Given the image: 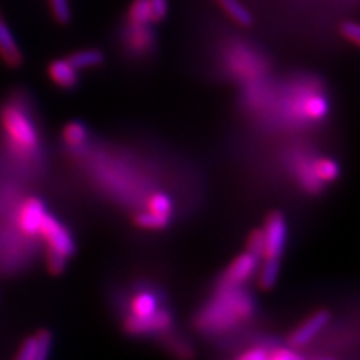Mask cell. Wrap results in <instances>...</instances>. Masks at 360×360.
Instances as JSON below:
<instances>
[{
  "label": "cell",
  "mask_w": 360,
  "mask_h": 360,
  "mask_svg": "<svg viewBox=\"0 0 360 360\" xmlns=\"http://www.w3.org/2000/svg\"><path fill=\"white\" fill-rule=\"evenodd\" d=\"M255 303L250 292L242 287H221L195 317V328L207 335L231 330L236 326L250 320Z\"/></svg>",
  "instance_id": "obj_1"
},
{
  "label": "cell",
  "mask_w": 360,
  "mask_h": 360,
  "mask_svg": "<svg viewBox=\"0 0 360 360\" xmlns=\"http://www.w3.org/2000/svg\"><path fill=\"white\" fill-rule=\"evenodd\" d=\"M0 119L9 143L17 152L29 153L38 148L39 137L37 127L21 103L18 101L8 103L2 110Z\"/></svg>",
  "instance_id": "obj_2"
},
{
  "label": "cell",
  "mask_w": 360,
  "mask_h": 360,
  "mask_svg": "<svg viewBox=\"0 0 360 360\" xmlns=\"http://www.w3.org/2000/svg\"><path fill=\"white\" fill-rule=\"evenodd\" d=\"M39 234L44 238L45 243H47L49 252L58 254L63 258L71 257L75 252V243L70 231L58 219L49 215V213L41 225Z\"/></svg>",
  "instance_id": "obj_3"
},
{
  "label": "cell",
  "mask_w": 360,
  "mask_h": 360,
  "mask_svg": "<svg viewBox=\"0 0 360 360\" xmlns=\"http://www.w3.org/2000/svg\"><path fill=\"white\" fill-rule=\"evenodd\" d=\"M264 254L263 258L279 260L287 243V221L283 213L272 212L264 222Z\"/></svg>",
  "instance_id": "obj_4"
},
{
  "label": "cell",
  "mask_w": 360,
  "mask_h": 360,
  "mask_svg": "<svg viewBox=\"0 0 360 360\" xmlns=\"http://www.w3.org/2000/svg\"><path fill=\"white\" fill-rule=\"evenodd\" d=\"M260 258H257L251 252H243L236 257L227 270L222 274L219 284L221 287H242L245 283L251 279V276L257 272Z\"/></svg>",
  "instance_id": "obj_5"
},
{
  "label": "cell",
  "mask_w": 360,
  "mask_h": 360,
  "mask_svg": "<svg viewBox=\"0 0 360 360\" xmlns=\"http://www.w3.org/2000/svg\"><path fill=\"white\" fill-rule=\"evenodd\" d=\"M173 326V314L167 309H158L149 317L129 315L125 320V329L131 335H155L167 332Z\"/></svg>",
  "instance_id": "obj_6"
},
{
  "label": "cell",
  "mask_w": 360,
  "mask_h": 360,
  "mask_svg": "<svg viewBox=\"0 0 360 360\" xmlns=\"http://www.w3.org/2000/svg\"><path fill=\"white\" fill-rule=\"evenodd\" d=\"M330 321L329 311H319L297 328L288 338V344L291 348H300L309 344L315 336H317L326 326Z\"/></svg>",
  "instance_id": "obj_7"
},
{
  "label": "cell",
  "mask_w": 360,
  "mask_h": 360,
  "mask_svg": "<svg viewBox=\"0 0 360 360\" xmlns=\"http://www.w3.org/2000/svg\"><path fill=\"white\" fill-rule=\"evenodd\" d=\"M45 217H47V212H45L44 202L39 198H29L22 202L20 209V229L29 236H37L39 234Z\"/></svg>",
  "instance_id": "obj_8"
},
{
  "label": "cell",
  "mask_w": 360,
  "mask_h": 360,
  "mask_svg": "<svg viewBox=\"0 0 360 360\" xmlns=\"http://www.w3.org/2000/svg\"><path fill=\"white\" fill-rule=\"evenodd\" d=\"M0 58L9 68H18L25 62L18 42L11 32L6 20L0 13Z\"/></svg>",
  "instance_id": "obj_9"
},
{
  "label": "cell",
  "mask_w": 360,
  "mask_h": 360,
  "mask_svg": "<svg viewBox=\"0 0 360 360\" xmlns=\"http://www.w3.org/2000/svg\"><path fill=\"white\" fill-rule=\"evenodd\" d=\"M49 77L54 84L62 89H74L78 84V70L68 59L51 62L49 66Z\"/></svg>",
  "instance_id": "obj_10"
},
{
  "label": "cell",
  "mask_w": 360,
  "mask_h": 360,
  "mask_svg": "<svg viewBox=\"0 0 360 360\" xmlns=\"http://www.w3.org/2000/svg\"><path fill=\"white\" fill-rule=\"evenodd\" d=\"M158 309H160V299L153 292L141 291L131 300V315L135 317H149Z\"/></svg>",
  "instance_id": "obj_11"
},
{
  "label": "cell",
  "mask_w": 360,
  "mask_h": 360,
  "mask_svg": "<svg viewBox=\"0 0 360 360\" xmlns=\"http://www.w3.org/2000/svg\"><path fill=\"white\" fill-rule=\"evenodd\" d=\"M312 172L320 184H330L340 177V165L330 158H320L312 162Z\"/></svg>",
  "instance_id": "obj_12"
},
{
  "label": "cell",
  "mask_w": 360,
  "mask_h": 360,
  "mask_svg": "<svg viewBox=\"0 0 360 360\" xmlns=\"http://www.w3.org/2000/svg\"><path fill=\"white\" fill-rule=\"evenodd\" d=\"M279 276V260L275 258H264V263L258 272V285L262 290L274 288L278 283Z\"/></svg>",
  "instance_id": "obj_13"
},
{
  "label": "cell",
  "mask_w": 360,
  "mask_h": 360,
  "mask_svg": "<svg viewBox=\"0 0 360 360\" xmlns=\"http://www.w3.org/2000/svg\"><path fill=\"white\" fill-rule=\"evenodd\" d=\"M78 71L80 70H87V68H95L104 62V54L99 50H82L71 54L68 58Z\"/></svg>",
  "instance_id": "obj_14"
},
{
  "label": "cell",
  "mask_w": 360,
  "mask_h": 360,
  "mask_svg": "<svg viewBox=\"0 0 360 360\" xmlns=\"http://www.w3.org/2000/svg\"><path fill=\"white\" fill-rule=\"evenodd\" d=\"M63 141L72 149L83 148L87 141V128L80 122H70L63 128Z\"/></svg>",
  "instance_id": "obj_15"
},
{
  "label": "cell",
  "mask_w": 360,
  "mask_h": 360,
  "mask_svg": "<svg viewBox=\"0 0 360 360\" xmlns=\"http://www.w3.org/2000/svg\"><path fill=\"white\" fill-rule=\"evenodd\" d=\"M170 219H172V217L160 215V213H155L150 210L137 213L134 218L135 224H137L140 229H146V230H162V229L168 227Z\"/></svg>",
  "instance_id": "obj_16"
},
{
  "label": "cell",
  "mask_w": 360,
  "mask_h": 360,
  "mask_svg": "<svg viewBox=\"0 0 360 360\" xmlns=\"http://www.w3.org/2000/svg\"><path fill=\"white\" fill-rule=\"evenodd\" d=\"M329 111V104L323 96H311L305 103H303L302 112L303 116L309 120H320L323 119Z\"/></svg>",
  "instance_id": "obj_17"
},
{
  "label": "cell",
  "mask_w": 360,
  "mask_h": 360,
  "mask_svg": "<svg viewBox=\"0 0 360 360\" xmlns=\"http://www.w3.org/2000/svg\"><path fill=\"white\" fill-rule=\"evenodd\" d=\"M219 2L225 13H227L236 22H239L242 26H250L252 22L251 13L239 2V0H219Z\"/></svg>",
  "instance_id": "obj_18"
},
{
  "label": "cell",
  "mask_w": 360,
  "mask_h": 360,
  "mask_svg": "<svg viewBox=\"0 0 360 360\" xmlns=\"http://www.w3.org/2000/svg\"><path fill=\"white\" fill-rule=\"evenodd\" d=\"M129 20L135 26L148 25L149 21H152L149 0H134V4L129 8Z\"/></svg>",
  "instance_id": "obj_19"
},
{
  "label": "cell",
  "mask_w": 360,
  "mask_h": 360,
  "mask_svg": "<svg viewBox=\"0 0 360 360\" xmlns=\"http://www.w3.org/2000/svg\"><path fill=\"white\" fill-rule=\"evenodd\" d=\"M148 209L150 212L155 213H160V215H167V217H172L173 213V200L168 197L167 194L162 193H156L153 194L149 201H148Z\"/></svg>",
  "instance_id": "obj_20"
},
{
  "label": "cell",
  "mask_w": 360,
  "mask_h": 360,
  "mask_svg": "<svg viewBox=\"0 0 360 360\" xmlns=\"http://www.w3.org/2000/svg\"><path fill=\"white\" fill-rule=\"evenodd\" d=\"M246 251L251 252L252 255H255L257 258H263L264 254V234L263 230L257 229L254 230L250 238H248V243H246Z\"/></svg>",
  "instance_id": "obj_21"
},
{
  "label": "cell",
  "mask_w": 360,
  "mask_h": 360,
  "mask_svg": "<svg viewBox=\"0 0 360 360\" xmlns=\"http://www.w3.org/2000/svg\"><path fill=\"white\" fill-rule=\"evenodd\" d=\"M53 338L51 333L47 330H42L37 335V353L35 360H49L50 352H51Z\"/></svg>",
  "instance_id": "obj_22"
},
{
  "label": "cell",
  "mask_w": 360,
  "mask_h": 360,
  "mask_svg": "<svg viewBox=\"0 0 360 360\" xmlns=\"http://www.w3.org/2000/svg\"><path fill=\"white\" fill-rule=\"evenodd\" d=\"M49 2L54 18L59 22L65 25V22L71 20V8L70 4H68V0H49Z\"/></svg>",
  "instance_id": "obj_23"
},
{
  "label": "cell",
  "mask_w": 360,
  "mask_h": 360,
  "mask_svg": "<svg viewBox=\"0 0 360 360\" xmlns=\"http://www.w3.org/2000/svg\"><path fill=\"white\" fill-rule=\"evenodd\" d=\"M264 360H305V357L300 356L292 348H275L272 352H267Z\"/></svg>",
  "instance_id": "obj_24"
},
{
  "label": "cell",
  "mask_w": 360,
  "mask_h": 360,
  "mask_svg": "<svg viewBox=\"0 0 360 360\" xmlns=\"http://www.w3.org/2000/svg\"><path fill=\"white\" fill-rule=\"evenodd\" d=\"M35 353H37V335L27 338V340L22 342L15 360H35Z\"/></svg>",
  "instance_id": "obj_25"
},
{
  "label": "cell",
  "mask_w": 360,
  "mask_h": 360,
  "mask_svg": "<svg viewBox=\"0 0 360 360\" xmlns=\"http://www.w3.org/2000/svg\"><path fill=\"white\" fill-rule=\"evenodd\" d=\"M341 33L344 38H347L348 41H352L353 44H356L360 47V25L359 22H353V21L344 22V25L341 26Z\"/></svg>",
  "instance_id": "obj_26"
},
{
  "label": "cell",
  "mask_w": 360,
  "mask_h": 360,
  "mask_svg": "<svg viewBox=\"0 0 360 360\" xmlns=\"http://www.w3.org/2000/svg\"><path fill=\"white\" fill-rule=\"evenodd\" d=\"M149 8H150V20L161 21L167 15L168 4L167 0H149Z\"/></svg>",
  "instance_id": "obj_27"
},
{
  "label": "cell",
  "mask_w": 360,
  "mask_h": 360,
  "mask_svg": "<svg viewBox=\"0 0 360 360\" xmlns=\"http://www.w3.org/2000/svg\"><path fill=\"white\" fill-rule=\"evenodd\" d=\"M267 348L264 347H255V348H251V350L245 352L243 354H240L238 357V360H264L266 356H267Z\"/></svg>",
  "instance_id": "obj_28"
},
{
  "label": "cell",
  "mask_w": 360,
  "mask_h": 360,
  "mask_svg": "<svg viewBox=\"0 0 360 360\" xmlns=\"http://www.w3.org/2000/svg\"><path fill=\"white\" fill-rule=\"evenodd\" d=\"M47 262H49V267L51 269V272L54 274H60L62 270L65 269V264H66V258L58 255V254H53V252H49L47 255Z\"/></svg>",
  "instance_id": "obj_29"
},
{
  "label": "cell",
  "mask_w": 360,
  "mask_h": 360,
  "mask_svg": "<svg viewBox=\"0 0 360 360\" xmlns=\"http://www.w3.org/2000/svg\"><path fill=\"white\" fill-rule=\"evenodd\" d=\"M314 360H335V359H330V357H320V359H314Z\"/></svg>",
  "instance_id": "obj_30"
}]
</instances>
